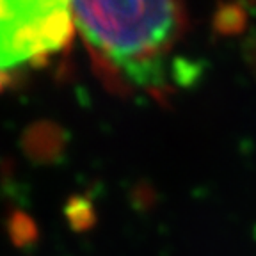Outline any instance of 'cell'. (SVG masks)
Wrapping results in <instances>:
<instances>
[{
	"instance_id": "1",
	"label": "cell",
	"mask_w": 256,
	"mask_h": 256,
	"mask_svg": "<svg viewBox=\"0 0 256 256\" xmlns=\"http://www.w3.org/2000/svg\"><path fill=\"white\" fill-rule=\"evenodd\" d=\"M86 43L110 68L140 88L166 84V60L187 28L178 2H73Z\"/></svg>"
},
{
	"instance_id": "2",
	"label": "cell",
	"mask_w": 256,
	"mask_h": 256,
	"mask_svg": "<svg viewBox=\"0 0 256 256\" xmlns=\"http://www.w3.org/2000/svg\"><path fill=\"white\" fill-rule=\"evenodd\" d=\"M73 27L70 2L0 0V75L60 52Z\"/></svg>"
}]
</instances>
